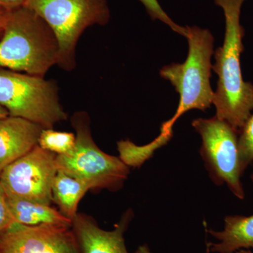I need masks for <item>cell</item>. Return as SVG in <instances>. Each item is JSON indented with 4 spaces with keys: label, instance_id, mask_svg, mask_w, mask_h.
I'll return each mask as SVG.
<instances>
[{
    "label": "cell",
    "instance_id": "e0dca14e",
    "mask_svg": "<svg viewBox=\"0 0 253 253\" xmlns=\"http://www.w3.org/2000/svg\"><path fill=\"white\" fill-rule=\"evenodd\" d=\"M239 151L241 170L244 173L253 163V114L240 129Z\"/></svg>",
    "mask_w": 253,
    "mask_h": 253
},
{
    "label": "cell",
    "instance_id": "7c38bea8",
    "mask_svg": "<svg viewBox=\"0 0 253 253\" xmlns=\"http://www.w3.org/2000/svg\"><path fill=\"white\" fill-rule=\"evenodd\" d=\"M253 182V173L251 176ZM222 230L209 229L208 234L217 243L208 244L209 251L215 253H235L241 249L253 250V214L226 216Z\"/></svg>",
    "mask_w": 253,
    "mask_h": 253
},
{
    "label": "cell",
    "instance_id": "6da1fadb",
    "mask_svg": "<svg viewBox=\"0 0 253 253\" xmlns=\"http://www.w3.org/2000/svg\"><path fill=\"white\" fill-rule=\"evenodd\" d=\"M246 1L214 0L224 12L225 34L222 46L214 51L215 63L212 70L218 81L212 104L216 108V117L239 131L253 111V84L244 81L241 66L245 36L241 14Z\"/></svg>",
    "mask_w": 253,
    "mask_h": 253
},
{
    "label": "cell",
    "instance_id": "30bf717a",
    "mask_svg": "<svg viewBox=\"0 0 253 253\" xmlns=\"http://www.w3.org/2000/svg\"><path fill=\"white\" fill-rule=\"evenodd\" d=\"M134 217L128 209L114 229H101L94 219L78 213L72 221V229L81 253H129L125 242L124 234Z\"/></svg>",
    "mask_w": 253,
    "mask_h": 253
},
{
    "label": "cell",
    "instance_id": "5b68a950",
    "mask_svg": "<svg viewBox=\"0 0 253 253\" xmlns=\"http://www.w3.org/2000/svg\"><path fill=\"white\" fill-rule=\"evenodd\" d=\"M71 121L76 132V145L68 154L56 155L58 170L83 181L89 190L121 189L129 176V167L119 157L106 154L98 147L86 111L75 113Z\"/></svg>",
    "mask_w": 253,
    "mask_h": 253
},
{
    "label": "cell",
    "instance_id": "3957f363",
    "mask_svg": "<svg viewBox=\"0 0 253 253\" xmlns=\"http://www.w3.org/2000/svg\"><path fill=\"white\" fill-rule=\"evenodd\" d=\"M189 54L183 63H172L160 71L179 94V102L174 116L163 123L161 133L172 132L176 121L190 110L206 111L214 99L211 85V58L214 54V37L208 29L199 26H186Z\"/></svg>",
    "mask_w": 253,
    "mask_h": 253
},
{
    "label": "cell",
    "instance_id": "7a4b0ae2",
    "mask_svg": "<svg viewBox=\"0 0 253 253\" xmlns=\"http://www.w3.org/2000/svg\"><path fill=\"white\" fill-rule=\"evenodd\" d=\"M59 44L53 30L34 11H9L0 39V68L45 77L57 66Z\"/></svg>",
    "mask_w": 253,
    "mask_h": 253
},
{
    "label": "cell",
    "instance_id": "8992f818",
    "mask_svg": "<svg viewBox=\"0 0 253 253\" xmlns=\"http://www.w3.org/2000/svg\"><path fill=\"white\" fill-rule=\"evenodd\" d=\"M0 105L9 116L24 118L44 129H53L68 119L57 82L3 68H0Z\"/></svg>",
    "mask_w": 253,
    "mask_h": 253
},
{
    "label": "cell",
    "instance_id": "5bb4252c",
    "mask_svg": "<svg viewBox=\"0 0 253 253\" xmlns=\"http://www.w3.org/2000/svg\"><path fill=\"white\" fill-rule=\"evenodd\" d=\"M89 188L83 181L58 170L52 185V202L63 215L73 221L78 214L80 201Z\"/></svg>",
    "mask_w": 253,
    "mask_h": 253
},
{
    "label": "cell",
    "instance_id": "ffe728a7",
    "mask_svg": "<svg viewBox=\"0 0 253 253\" xmlns=\"http://www.w3.org/2000/svg\"><path fill=\"white\" fill-rule=\"evenodd\" d=\"M26 2V0H0V9L11 11L23 7Z\"/></svg>",
    "mask_w": 253,
    "mask_h": 253
},
{
    "label": "cell",
    "instance_id": "52a82bcc",
    "mask_svg": "<svg viewBox=\"0 0 253 253\" xmlns=\"http://www.w3.org/2000/svg\"><path fill=\"white\" fill-rule=\"evenodd\" d=\"M193 127L201 136L200 154L211 180L215 185L225 184L237 199H245L239 151V131L214 116L197 118Z\"/></svg>",
    "mask_w": 253,
    "mask_h": 253
},
{
    "label": "cell",
    "instance_id": "2e32d148",
    "mask_svg": "<svg viewBox=\"0 0 253 253\" xmlns=\"http://www.w3.org/2000/svg\"><path fill=\"white\" fill-rule=\"evenodd\" d=\"M76 141V134L72 132L43 129L40 135L38 145L43 149L55 154L63 155L72 151Z\"/></svg>",
    "mask_w": 253,
    "mask_h": 253
},
{
    "label": "cell",
    "instance_id": "d6986e66",
    "mask_svg": "<svg viewBox=\"0 0 253 253\" xmlns=\"http://www.w3.org/2000/svg\"><path fill=\"white\" fill-rule=\"evenodd\" d=\"M14 222L8 206L7 196L0 182V236Z\"/></svg>",
    "mask_w": 253,
    "mask_h": 253
},
{
    "label": "cell",
    "instance_id": "603a6c76",
    "mask_svg": "<svg viewBox=\"0 0 253 253\" xmlns=\"http://www.w3.org/2000/svg\"><path fill=\"white\" fill-rule=\"evenodd\" d=\"M9 116V114L8 111L0 105V119H1V118L7 117V116Z\"/></svg>",
    "mask_w": 253,
    "mask_h": 253
},
{
    "label": "cell",
    "instance_id": "cb8c5ba5",
    "mask_svg": "<svg viewBox=\"0 0 253 253\" xmlns=\"http://www.w3.org/2000/svg\"><path fill=\"white\" fill-rule=\"evenodd\" d=\"M235 253H253V251L251 249H241Z\"/></svg>",
    "mask_w": 253,
    "mask_h": 253
},
{
    "label": "cell",
    "instance_id": "9a60e30c",
    "mask_svg": "<svg viewBox=\"0 0 253 253\" xmlns=\"http://www.w3.org/2000/svg\"><path fill=\"white\" fill-rule=\"evenodd\" d=\"M168 141L166 138L161 135L146 146H137L129 140L119 141V158L128 167H139L152 155L155 150L167 144Z\"/></svg>",
    "mask_w": 253,
    "mask_h": 253
},
{
    "label": "cell",
    "instance_id": "ba28073f",
    "mask_svg": "<svg viewBox=\"0 0 253 253\" xmlns=\"http://www.w3.org/2000/svg\"><path fill=\"white\" fill-rule=\"evenodd\" d=\"M56 154L37 145L7 166L0 174V182L9 199L50 205L52 185L58 172Z\"/></svg>",
    "mask_w": 253,
    "mask_h": 253
},
{
    "label": "cell",
    "instance_id": "7402d4cb",
    "mask_svg": "<svg viewBox=\"0 0 253 253\" xmlns=\"http://www.w3.org/2000/svg\"><path fill=\"white\" fill-rule=\"evenodd\" d=\"M136 253H152L150 251L149 246L147 245H143V246H139V249L136 251Z\"/></svg>",
    "mask_w": 253,
    "mask_h": 253
},
{
    "label": "cell",
    "instance_id": "44dd1931",
    "mask_svg": "<svg viewBox=\"0 0 253 253\" xmlns=\"http://www.w3.org/2000/svg\"><path fill=\"white\" fill-rule=\"evenodd\" d=\"M8 14H9V11L0 9V39H1L3 36V33H4L6 21H7Z\"/></svg>",
    "mask_w": 253,
    "mask_h": 253
},
{
    "label": "cell",
    "instance_id": "9c48e42d",
    "mask_svg": "<svg viewBox=\"0 0 253 253\" xmlns=\"http://www.w3.org/2000/svg\"><path fill=\"white\" fill-rule=\"evenodd\" d=\"M0 253H81L71 225L14 222L0 236Z\"/></svg>",
    "mask_w": 253,
    "mask_h": 253
},
{
    "label": "cell",
    "instance_id": "4fadbf2b",
    "mask_svg": "<svg viewBox=\"0 0 253 253\" xmlns=\"http://www.w3.org/2000/svg\"><path fill=\"white\" fill-rule=\"evenodd\" d=\"M7 204L14 222L28 226L72 224L71 219L65 217L59 211L50 205L9 198H7Z\"/></svg>",
    "mask_w": 253,
    "mask_h": 253
},
{
    "label": "cell",
    "instance_id": "277c9868",
    "mask_svg": "<svg viewBox=\"0 0 253 253\" xmlns=\"http://www.w3.org/2000/svg\"><path fill=\"white\" fill-rule=\"evenodd\" d=\"M53 30L59 44L57 66L67 72L76 68V49L82 35L91 26H105L111 18L108 0H26Z\"/></svg>",
    "mask_w": 253,
    "mask_h": 253
},
{
    "label": "cell",
    "instance_id": "8fae6325",
    "mask_svg": "<svg viewBox=\"0 0 253 253\" xmlns=\"http://www.w3.org/2000/svg\"><path fill=\"white\" fill-rule=\"evenodd\" d=\"M43 129L22 118L9 116L0 119V174L38 145Z\"/></svg>",
    "mask_w": 253,
    "mask_h": 253
},
{
    "label": "cell",
    "instance_id": "ac0fdd59",
    "mask_svg": "<svg viewBox=\"0 0 253 253\" xmlns=\"http://www.w3.org/2000/svg\"><path fill=\"white\" fill-rule=\"evenodd\" d=\"M138 1H140L143 4L146 12L148 13L153 21L158 20L167 25L173 31L176 32L180 36L184 37V38L187 37V31H186V27H182V26L176 24L161 7L158 0H138Z\"/></svg>",
    "mask_w": 253,
    "mask_h": 253
}]
</instances>
